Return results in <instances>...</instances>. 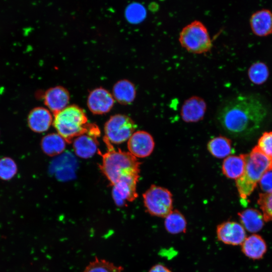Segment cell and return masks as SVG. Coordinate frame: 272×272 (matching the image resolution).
Instances as JSON below:
<instances>
[{"label": "cell", "instance_id": "484cf974", "mask_svg": "<svg viewBox=\"0 0 272 272\" xmlns=\"http://www.w3.org/2000/svg\"><path fill=\"white\" fill-rule=\"evenodd\" d=\"M257 203L265 222H272V192L259 194Z\"/></svg>", "mask_w": 272, "mask_h": 272}, {"label": "cell", "instance_id": "6da1fadb", "mask_svg": "<svg viewBox=\"0 0 272 272\" xmlns=\"http://www.w3.org/2000/svg\"><path fill=\"white\" fill-rule=\"evenodd\" d=\"M268 110L254 95H240L226 101L219 108L216 120L219 127L235 138L250 139L265 125Z\"/></svg>", "mask_w": 272, "mask_h": 272}, {"label": "cell", "instance_id": "f546056e", "mask_svg": "<svg viewBox=\"0 0 272 272\" xmlns=\"http://www.w3.org/2000/svg\"><path fill=\"white\" fill-rule=\"evenodd\" d=\"M148 272H172L171 270L165 265L158 263L151 267Z\"/></svg>", "mask_w": 272, "mask_h": 272}, {"label": "cell", "instance_id": "5bb4252c", "mask_svg": "<svg viewBox=\"0 0 272 272\" xmlns=\"http://www.w3.org/2000/svg\"><path fill=\"white\" fill-rule=\"evenodd\" d=\"M50 111L43 107H36L29 113L27 122L29 128L37 133L47 131L53 122Z\"/></svg>", "mask_w": 272, "mask_h": 272}, {"label": "cell", "instance_id": "44dd1931", "mask_svg": "<svg viewBox=\"0 0 272 272\" xmlns=\"http://www.w3.org/2000/svg\"><path fill=\"white\" fill-rule=\"evenodd\" d=\"M164 227L166 231L175 235L184 233L187 230V221L178 210H172L164 218Z\"/></svg>", "mask_w": 272, "mask_h": 272}, {"label": "cell", "instance_id": "9a60e30c", "mask_svg": "<svg viewBox=\"0 0 272 272\" xmlns=\"http://www.w3.org/2000/svg\"><path fill=\"white\" fill-rule=\"evenodd\" d=\"M252 32L260 37L272 33V12L263 9L253 13L249 20Z\"/></svg>", "mask_w": 272, "mask_h": 272}, {"label": "cell", "instance_id": "d4e9b609", "mask_svg": "<svg viewBox=\"0 0 272 272\" xmlns=\"http://www.w3.org/2000/svg\"><path fill=\"white\" fill-rule=\"evenodd\" d=\"M17 171V164L12 158L5 157L0 159V179L10 180L16 175Z\"/></svg>", "mask_w": 272, "mask_h": 272}, {"label": "cell", "instance_id": "8fae6325", "mask_svg": "<svg viewBox=\"0 0 272 272\" xmlns=\"http://www.w3.org/2000/svg\"><path fill=\"white\" fill-rule=\"evenodd\" d=\"M114 101L112 94L106 89L100 87L93 90L89 93L87 106L92 113L103 114L112 109Z\"/></svg>", "mask_w": 272, "mask_h": 272}, {"label": "cell", "instance_id": "5b68a950", "mask_svg": "<svg viewBox=\"0 0 272 272\" xmlns=\"http://www.w3.org/2000/svg\"><path fill=\"white\" fill-rule=\"evenodd\" d=\"M179 41L182 47L194 54L206 53L213 46L207 27L198 20L183 28L179 34Z\"/></svg>", "mask_w": 272, "mask_h": 272}, {"label": "cell", "instance_id": "ac0fdd59", "mask_svg": "<svg viewBox=\"0 0 272 272\" xmlns=\"http://www.w3.org/2000/svg\"><path fill=\"white\" fill-rule=\"evenodd\" d=\"M245 162L246 154L229 156L223 162V173L228 178L237 180L244 173Z\"/></svg>", "mask_w": 272, "mask_h": 272}, {"label": "cell", "instance_id": "7c38bea8", "mask_svg": "<svg viewBox=\"0 0 272 272\" xmlns=\"http://www.w3.org/2000/svg\"><path fill=\"white\" fill-rule=\"evenodd\" d=\"M207 104L202 98L193 96L187 99L181 107L180 114L186 122H196L203 119Z\"/></svg>", "mask_w": 272, "mask_h": 272}, {"label": "cell", "instance_id": "d6986e66", "mask_svg": "<svg viewBox=\"0 0 272 272\" xmlns=\"http://www.w3.org/2000/svg\"><path fill=\"white\" fill-rule=\"evenodd\" d=\"M114 100L123 105L131 103L136 96L134 85L130 81L122 80L117 82L113 87L112 94Z\"/></svg>", "mask_w": 272, "mask_h": 272}, {"label": "cell", "instance_id": "30bf717a", "mask_svg": "<svg viewBox=\"0 0 272 272\" xmlns=\"http://www.w3.org/2000/svg\"><path fill=\"white\" fill-rule=\"evenodd\" d=\"M155 142L152 136L144 130L135 131L128 140V152L137 158H145L153 152Z\"/></svg>", "mask_w": 272, "mask_h": 272}, {"label": "cell", "instance_id": "e0dca14e", "mask_svg": "<svg viewBox=\"0 0 272 272\" xmlns=\"http://www.w3.org/2000/svg\"><path fill=\"white\" fill-rule=\"evenodd\" d=\"M240 224L244 229L255 234L263 227L264 220L262 213L256 209L249 208L238 213Z\"/></svg>", "mask_w": 272, "mask_h": 272}, {"label": "cell", "instance_id": "cb8c5ba5", "mask_svg": "<svg viewBox=\"0 0 272 272\" xmlns=\"http://www.w3.org/2000/svg\"><path fill=\"white\" fill-rule=\"evenodd\" d=\"M123 269L122 266L96 257L89 262L83 272H122Z\"/></svg>", "mask_w": 272, "mask_h": 272}, {"label": "cell", "instance_id": "7a4b0ae2", "mask_svg": "<svg viewBox=\"0 0 272 272\" xmlns=\"http://www.w3.org/2000/svg\"><path fill=\"white\" fill-rule=\"evenodd\" d=\"M103 141L107 151L103 154L98 151L102 157L99 167L111 186L119 182L139 180L141 163L137 158L129 152L116 150L105 137Z\"/></svg>", "mask_w": 272, "mask_h": 272}, {"label": "cell", "instance_id": "ffe728a7", "mask_svg": "<svg viewBox=\"0 0 272 272\" xmlns=\"http://www.w3.org/2000/svg\"><path fill=\"white\" fill-rule=\"evenodd\" d=\"M66 141L58 133H49L41 139V148L46 155L55 156L62 153L66 147Z\"/></svg>", "mask_w": 272, "mask_h": 272}, {"label": "cell", "instance_id": "9c48e42d", "mask_svg": "<svg viewBox=\"0 0 272 272\" xmlns=\"http://www.w3.org/2000/svg\"><path fill=\"white\" fill-rule=\"evenodd\" d=\"M216 235L219 241L232 246L241 245L247 237L242 225L233 221H225L217 225Z\"/></svg>", "mask_w": 272, "mask_h": 272}, {"label": "cell", "instance_id": "f1b7e54d", "mask_svg": "<svg viewBox=\"0 0 272 272\" xmlns=\"http://www.w3.org/2000/svg\"><path fill=\"white\" fill-rule=\"evenodd\" d=\"M260 187L264 193L272 192V171L265 173L259 181Z\"/></svg>", "mask_w": 272, "mask_h": 272}, {"label": "cell", "instance_id": "83f0119b", "mask_svg": "<svg viewBox=\"0 0 272 272\" xmlns=\"http://www.w3.org/2000/svg\"><path fill=\"white\" fill-rule=\"evenodd\" d=\"M259 150L272 158V131H265L259 138L257 145Z\"/></svg>", "mask_w": 272, "mask_h": 272}, {"label": "cell", "instance_id": "7402d4cb", "mask_svg": "<svg viewBox=\"0 0 272 272\" xmlns=\"http://www.w3.org/2000/svg\"><path fill=\"white\" fill-rule=\"evenodd\" d=\"M207 148L214 157L220 159L226 158L231 153V141L224 136L216 137L209 141Z\"/></svg>", "mask_w": 272, "mask_h": 272}, {"label": "cell", "instance_id": "277c9868", "mask_svg": "<svg viewBox=\"0 0 272 272\" xmlns=\"http://www.w3.org/2000/svg\"><path fill=\"white\" fill-rule=\"evenodd\" d=\"M53 124L60 135L67 143L87 133L91 123L84 110L76 105L67 106L54 115Z\"/></svg>", "mask_w": 272, "mask_h": 272}, {"label": "cell", "instance_id": "603a6c76", "mask_svg": "<svg viewBox=\"0 0 272 272\" xmlns=\"http://www.w3.org/2000/svg\"><path fill=\"white\" fill-rule=\"evenodd\" d=\"M247 74L249 80L253 84L260 85L267 81L269 76V71L264 62L257 61L250 66Z\"/></svg>", "mask_w": 272, "mask_h": 272}, {"label": "cell", "instance_id": "ba28073f", "mask_svg": "<svg viewBox=\"0 0 272 272\" xmlns=\"http://www.w3.org/2000/svg\"><path fill=\"white\" fill-rule=\"evenodd\" d=\"M100 134L98 126L91 123L87 133L76 138L73 141V147L77 156L83 159L92 157L98 151L97 138Z\"/></svg>", "mask_w": 272, "mask_h": 272}, {"label": "cell", "instance_id": "8992f818", "mask_svg": "<svg viewBox=\"0 0 272 272\" xmlns=\"http://www.w3.org/2000/svg\"><path fill=\"white\" fill-rule=\"evenodd\" d=\"M143 197L146 210L151 216L164 218L173 210L172 193L164 187L152 185Z\"/></svg>", "mask_w": 272, "mask_h": 272}, {"label": "cell", "instance_id": "52a82bcc", "mask_svg": "<svg viewBox=\"0 0 272 272\" xmlns=\"http://www.w3.org/2000/svg\"><path fill=\"white\" fill-rule=\"evenodd\" d=\"M136 128L137 125L130 117L124 114H115L111 116L105 123L104 137L111 144H121L129 139Z\"/></svg>", "mask_w": 272, "mask_h": 272}, {"label": "cell", "instance_id": "3957f363", "mask_svg": "<svg viewBox=\"0 0 272 272\" xmlns=\"http://www.w3.org/2000/svg\"><path fill=\"white\" fill-rule=\"evenodd\" d=\"M269 171H272V158L255 146L249 154H246L244 173L236 180V185L242 200L247 201L262 176Z\"/></svg>", "mask_w": 272, "mask_h": 272}, {"label": "cell", "instance_id": "2e32d148", "mask_svg": "<svg viewBox=\"0 0 272 272\" xmlns=\"http://www.w3.org/2000/svg\"><path fill=\"white\" fill-rule=\"evenodd\" d=\"M241 247L242 253L248 258L253 260L261 259L267 251L265 240L256 234L246 237Z\"/></svg>", "mask_w": 272, "mask_h": 272}, {"label": "cell", "instance_id": "4316f807", "mask_svg": "<svg viewBox=\"0 0 272 272\" xmlns=\"http://www.w3.org/2000/svg\"><path fill=\"white\" fill-rule=\"evenodd\" d=\"M146 16V9L140 4H131L126 10V17L127 20L131 23H140L145 19Z\"/></svg>", "mask_w": 272, "mask_h": 272}, {"label": "cell", "instance_id": "4fadbf2b", "mask_svg": "<svg viewBox=\"0 0 272 272\" xmlns=\"http://www.w3.org/2000/svg\"><path fill=\"white\" fill-rule=\"evenodd\" d=\"M43 98L44 104L54 115L67 106L70 96L66 89L57 86L47 90Z\"/></svg>", "mask_w": 272, "mask_h": 272}]
</instances>
